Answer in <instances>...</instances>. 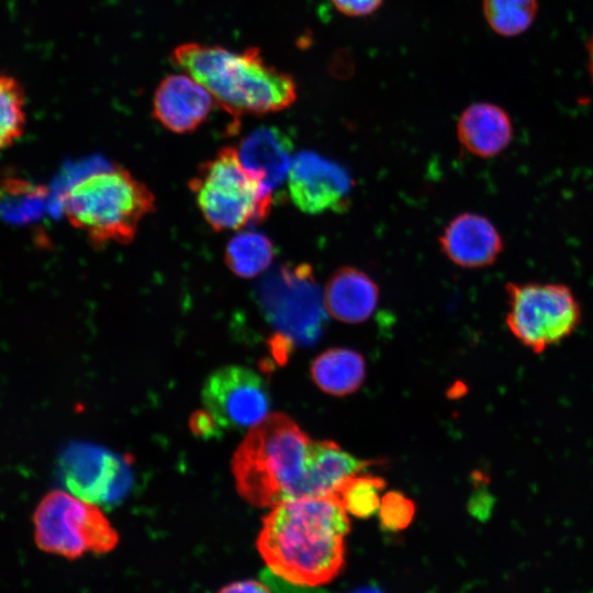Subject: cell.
<instances>
[{
    "mask_svg": "<svg viewBox=\"0 0 593 593\" xmlns=\"http://www.w3.org/2000/svg\"><path fill=\"white\" fill-rule=\"evenodd\" d=\"M347 512L335 495L283 502L268 513L257 549L277 577L301 586L334 580L346 562Z\"/></svg>",
    "mask_w": 593,
    "mask_h": 593,
    "instance_id": "6da1fadb",
    "label": "cell"
},
{
    "mask_svg": "<svg viewBox=\"0 0 593 593\" xmlns=\"http://www.w3.org/2000/svg\"><path fill=\"white\" fill-rule=\"evenodd\" d=\"M171 60L233 116L278 112L292 105L298 97L293 77L268 64L256 47L235 52L189 42L172 51Z\"/></svg>",
    "mask_w": 593,
    "mask_h": 593,
    "instance_id": "7a4b0ae2",
    "label": "cell"
},
{
    "mask_svg": "<svg viewBox=\"0 0 593 593\" xmlns=\"http://www.w3.org/2000/svg\"><path fill=\"white\" fill-rule=\"evenodd\" d=\"M312 444L288 415H268L251 427L234 454L232 468L237 491L258 507L312 497Z\"/></svg>",
    "mask_w": 593,
    "mask_h": 593,
    "instance_id": "3957f363",
    "label": "cell"
},
{
    "mask_svg": "<svg viewBox=\"0 0 593 593\" xmlns=\"http://www.w3.org/2000/svg\"><path fill=\"white\" fill-rule=\"evenodd\" d=\"M60 203L69 224L94 247L131 243L142 220L155 210L154 193L122 167L79 179L63 193Z\"/></svg>",
    "mask_w": 593,
    "mask_h": 593,
    "instance_id": "277c9868",
    "label": "cell"
},
{
    "mask_svg": "<svg viewBox=\"0 0 593 593\" xmlns=\"http://www.w3.org/2000/svg\"><path fill=\"white\" fill-rule=\"evenodd\" d=\"M189 189L204 220L216 232L259 224L272 205V191L249 176L233 146H224L202 163Z\"/></svg>",
    "mask_w": 593,
    "mask_h": 593,
    "instance_id": "5b68a950",
    "label": "cell"
},
{
    "mask_svg": "<svg viewBox=\"0 0 593 593\" xmlns=\"http://www.w3.org/2000/svg\"><path fill=\"white\" fill-rule=\"evenodd\" d=\"M511 334L527 349L541 354L571 336L582 321L571 288L557 282H508L505 286Z\"/></svg>",
    "mask_w": 593,
    "mask_h": 593,
    "instance_id": "8992f818",
    "label": "cell"
},
{
    "mask_svg": "<svg viewBox=\"0 0 593 593\" xmlns=\"http://www.w3.org/2000/svg\"><path fill=\"white\" fill-rule=\"evenodd\" d=\"M33 524L36 546L67 559L107 553L119 542L118 532L94 503L59 490L41 500Z\"/></svg>",
    "mask_w": 593,
    "mask_h": 593,
    "instance_id": "52a82bcc",
    "label": "cell"
},
{
    "mask_svg": "<svg viewBox=\"0 0 593 593\" xmlns=\"http://www.w3.org/2000/svg\"><path fill=\"white\" fill-rule=\"evenodd\" d=\"M258 298L267 321L292 346H311L320 339L327 311L309 264L278 267L260 283Z\"/></svg>",
    "mask_w": 593,
    "mask_h": 593,
    "instance_id": "ba28073f",
    "label": "cell"
},
{
    "mask_svg": "<svg viewBox=\"0 0 593 593\" xmlns=\"http://www.w3.org/2000/svg\"><path fill=\"white\" fill-rule=\"evenodd\" d=\"M58 465L61 480L72 495L94 504L121 501L133 482L126 457L86 443L67 447Z\"/></svg>",
    "mask_w": 593,
    "mask_h": 593,
    "instance_id": "9c48e42d",
    "label": "cell"
},
{
    "mask_svg": "<svg viewBox=\"0 0 593 593\" xmlns=\"http://www.w3.org/2000/svg\"><path fill=\"white\" fill-rule=\"evenodd\" d=\"M205 411L219 427L243 430L267 417L270 395L264 379L251 369L226 366L210 374L203 385Z\"/></svg>",
    "mask_w": 593,
    "mask_h": 593,
    "instance_id": "30bf717a",
    "label": "cell"
},
{
    "mask_svg": "<svg viewBox=\"0 0 593 593\" xmlns=\"http://www.w3.org/2000/svg\"><path fill=\"white\" fill-rule=\"evenodd\" d=\"M288 183L293 203L311 214L344 209L353 187L343 167L309 150L293 158Z\"/></svg>",
    "mask_w": 593,
    "mask_h": 593,
    "instance_id": "8fae6325",
    "label": "cell"
},
{
    "mask_svg": "<svg viewBox=\"0 0 593 593\" xmlns=\"http://www.w3.org/2000/svg\"><path fill=\"white\" fill-rule=\"evenodd\" d=\"M214 103L210 92L191 76L172 74L154 92L153 115L166 130L186 134L206 121Z\"/></svg>",
    "mask_w": 593,
    "mask_h": 593,
    "instance_id": "7c38bea8",
    "label": "cell"
},
{
    "mask_svg": "<svg viewBox=\"0 0 593 593\" xmlns=\"http://www.w3.org/2000/svg\"><path fill=\"white\" fill-rule=\"evenodd\" d=\"M439 244L443 253L463 268L490 266L504 249L503 238L494 224L475 213H462L450 221Z\"/></svg>",
    "mask_w": 593,
    "mask_h": 593,
    "instance_id": "4fadbf2b",
    "label": "cell"
},
{
    "mask_svg": "<svg viewBox=\"0 0 593 593\" xmlns=\"http://www.w3.org/2000/svg\"><path fill=\"white\" fill-rule=\"evenodd\" d=\"M293 143L282 130L260 127L245 136L237 148L245 170L272 191L288 177L292 165Z\"/></svg>",
    "mask_w": 593,
    "mask_h": 593,
    "instance_id": "5bb4252c",
    "label": "cell"
},
{
    "mask_svg": "<svg viewBox=\"0 0 593 593\" xmlns=\"http://www.w3.org/2000/svg\"><path fill=\"white\" fill-rule=\"evenodd\" d=\"M513 124L501 107L478 102L461 113L457 135L461 145L471 154L490 158L502 153L512 142Z\"/></svg>",
    "mask_w": 593,
    "mask_h": 593,
    "instance_id": "9a60e30c",
    "label": "cell"
},
{
    "mask_svg": "<svg viewBox=\"0 0 593 593\" xmlns=\"http://www.w3.org/2000/svg\"><path fill=\"white\" fill-rule=\"evenodd\" d=\"M323 295L329 315L356 324L369 318L376 310L379 289L366 272L355 267H342L328 279Z\"/></svg>",
    "mask_w": 593,
    "mask_h": 593,
    "instance_id": "2e32d148",
    "label": "cell"
},
{
    "mask_svg": "<svg viewBox=\"0 0 593 593\" xmlns=\"http://www.w3.org/2000/svg\"><path fill=\"white\" fill-rule=\"evenodd\" d=\"M372 465L374 461L360 460L332 440H313L310 466L312 497L333 495L345 479Z\"/></svg>",
    "mask_w": 593,
    "mask_h": 593,
    "instance_id": "e0dca14e",
    "label": "cell"
},
{
    "mask_svg": "<svg viewBox=\"0 0 593 593\" xmlns=\"http://www.w3.org/2000/svg\"><path fill=\"white\" fill-rule=\"evenodd\" d=\"M311 374L314 383L323 392L343 396L360 388L366 376V363L357 351L331 348L315 358Z\"/></svg>",
    "mask_w": 593,
    "mask_h": 593,
    "instance_id": "ac0fdd59",
    "label": "cell"
},
{
    "mask_svg": "<svg viewBox=\"0 0 593 593\" xmlns=\"http://www.w3.org/2000/svg\"><path fill=\"white\" fill-rule=\"evenodd\" d=\"M275 257L268 236L253 231L240 232L226 245L224 260L232 272L242 278H254L264 272Z\"/></svg>",
    "mask_w": 593,
    "mask_h": 593,
    "instance_id": "d6986e66",
    "label": "cell"
},
{
    "mask_svg": "<svg viewBox=\"0 0 593 593\" xmlns=\"http://www.w3.org/2000/svg\"><path fill=\"white\" fill-rule=\"evenodd\" d=\"M24 89L12 76L0 74V152L20 139L26 125Z\"/></svg>",
    "mask_w": 593,
    "mask_h": 593,
    "instance_id": "ffe728a7",
    "label": "cell"
},
{
    "mask_svg": "<svg viewBox=\"0 0 593 593\" xmlns=\"http://www.w3.org/2000/svg\"><path fill=\"white\" fill-rule=\"evenodd\" d=\"M384 485L382 478L360 472L345 479L333 495L347 513L368 518L379 511Z\"/></svg>",
    "mask_w": 593,
    "mask_h": 593,
    "instance_id": "44dd1931",
    "label": "cell"
},
{
    "mask_svg": "<svg viewBox=\"0 0 593 593\" xmlns=\"http://www.w3.org/2000/svg\"><path fill=\"white\" fill-rule=\"evenodd\" d=\"M483 13L490 27L502 36H516L533 24L537 0H482Z\"/></svg>",
    "mask_w": 593,
    "mask_h": 593,
    "instance_id": "7402d4cb",
    "label": "cell"
},
{
    "mask_svg": "<svg viewBox=\"0 0 593 593\" xmlns=\"http://www.w3.org/2000/svg\"><path fill=\"white\" fill-rule=\"evenodd\" d=\"M378 513L383 529L400 532L413 521L415 504L402 493L391 491L381 497Z\"/></svg>",
    "mask_w": 593,
    "mask_h": 593,
    "instance_id": "603a6c76",
    "label": "cell"
},
{
    "mask_svg": "<svg viewBox=\"0 0 593 593\" xmlns=\"http://www.w3.org/2000/svg\"><path fill=\"white\" fill-rule=\"evenodd\" d=\"M334 7L348 16H366L373 13L383 0H331Z\"/></svg>",
    "mask_w": 593,
    "mask_h": 593,
    "instance_id": "cb8c5ba5",
    "label": "cell"
},
{
    "mask_svg": "<svg viewBox=\"0 0 593 593\" xmlns=\"http://www.w3.org/2000/svg\"><path fill=\"white\" fill-rule=\"evenodd\" d=\"M191 428L200 436H215L220 430L217 424L212 416L204 410L195 413L191 417Z\"/></svg>",
    "mask_w": 593,
    "mask_h": 593,
    "instance_id": "d4e9b609",
    "label": "cell"
},
{
    "mask_svg": "<svg viewBox=\"0 0 593 593\" xmlns=\"http://www.w3.org/2000/svg\"><path fill=\"white\" fill-rule=\"evenodd\" d=\"M217 593H271L269 588L257 580H240L234 581L221 590Z\"/></svg>",
    "mask_w": 593,
    "mask_h": 593,
    "instance_id": "484cf974",
    "label": "cell"
},
{
    "mask_svg": "<svg viewBox=\"0 0 593 593\" xmlns=\"http://www.w3.org/2000/svg\"><path fill=\"white\" fill-rule=\"evenodd\" d=\"M588 64H589V70H590L592 81H593V33L588 43Z\"/></svg>",
    "mask_w": 593,
    "mask_h": 593,
    "instance_id": "4316f807",
    "label": "cell"
},
{
    "mask_svg": "<svg viewBox=\"0 0 593 593\" xmlns=\"http://www.w3.org/2000/svg\"><path fill=\"white\" fill-rule=\"evenodd\" d=\"M358 593H378V592L374 591V590H363V591H360Z\"/></svg>",
    "mask_w": 593,
    "mask_h": 593,
    "instance_id": "83f0119b",
    "label": "cell"
}]
</instances>
